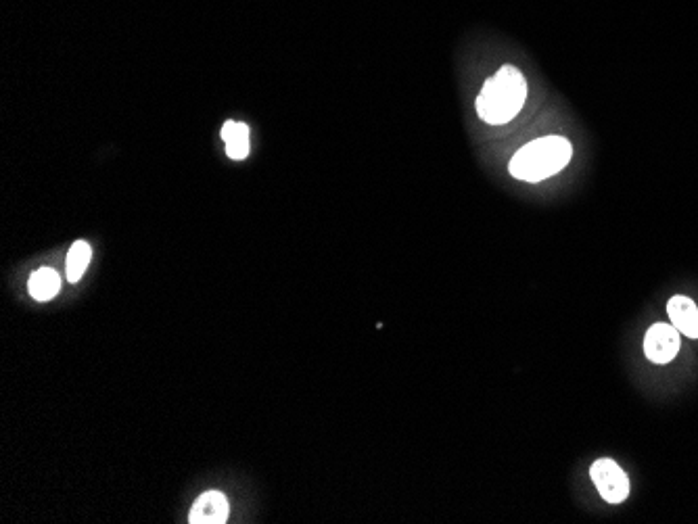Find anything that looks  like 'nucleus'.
<instances>
[{"label":"nucleus","mask_w":698,"mask_h":524,"mask_svg":"<svg viewBox=\"0 0 698 524\" xmlns=\"http://www.w3.org/2000/svg\"><path fill=\"white\" fill-rule=\"evenodd\" d=\"M222 140L230 159L241 161L249 155V126L241 122H226L222 126Z\"/></svg>","instance_id":"0eeeda50"},{"label":"nucleus","mask_w":698,"mask_h":524,"mask_svg":"<svg viewBox=\"0 0 698 524\" xmlns=\"http://www.w3.org/2000/svg\"><path fill=\"white\" fill-rule=\"evenodd\" d=\"M527 99V80L515 65H504L485 80L477 97V113L485 124L504 126L515 119Z\"/></svg>","instance_id":"f257e3e1"},{"label":"nucleus","mask_w":698,"mask_h":524,"mask_svg":"<svg viewBox=\"0 0 698 524\" xmlns=\"http://www.w3.org/2000/svg\"><path fill=\"white\" fill-rule=\"evenodd\" d=\"M680 351V330L673 324L657 322L644 337V353L653 364H669Z\"/></svg>","instance_id":"20e7f679"},{"label":"nucleus","mask_w":698,"mask_h":524,"mask_svg":"<svg viewBox=\"0 0 698 524\" xmlns=\"http://www.w3.org/2000/svg\"><path fill=\"white\" fill-rule=\"evenodd\" d=\"M90 257H92V251L86 241H76L72 245V249L67 253V264H65V274L69 282H78L84 276L90 264Z\"/></svg>","instance_id":"1a4fd4ad"},{"label":"nucleus","mask_w":698,"mask_h":524,"mask_svg":"<svg viewBox=\"0 0 698 524\" xmlns=\"http://www.w3.org/2000/svg\"><path fill=\"white\" fill-rule=\"evenodd\" d=\"M590 476L604 502L621 504L623 499L630 495V479H627V474L619 468V464L609 458L594 462L590 468Z\"/></svg>","instance_id":"7ed1b4c3"},{"label":"nucleus","mask_w":698,"mask_h":524,"mask_svg":"<svg viewBox=\"0 0 698 524\" xmlns=\"http://www.w3.org/2000/svg\"><path fill=\"white\" fill-rule=\"evenodd\" d=\"M230 514V504L224 493L205 491L191 508V524H224Z\"/></svg>","instance_id":"39448f33"},{"label":"nucleus","mask_w":698,"mask_h":524,"mask_svg":"<svg viewBox=\"0 0 698 524\" xmlns=\"http://www.w3.org/2000/svg\"><path fill=\"white\" fill-rule=\"evenodd\" d=\"M573 157V147L565 136H542L521 147L510 159L508 170L517 180L542 182L563 172Z\"/></svg>","instance_id":"f03ea898"},{"label":"nucleus","mask_w":698,"mask_h":524,"mask_svg":"<svg viewBox=\"0 0 698 524\" xmlns=\"http://www.w3.org/2000/svg\"><path fill=\"white\" fill-rule=\"evenodd\" d=\"M28 289L36 301H51L61 291V276L53 268H40L30 276Z\"/></svg>","instance_id":"6e6552de"},{"label":"nucleus","mask_w":698,"mask_h":524,"mask_svg":"<svg viewBox=\"0 0 698 524\" xmlns=\"http://www.w3.org/2000/svg\"><path fill=\"white\" fill-rule=\"evenodd\" d=\"M667 314L671 324L688 339H698V307L690 297L678 295L667 303Z\"/></svg>","instance_id":"423d86ee"}]
</instances>
